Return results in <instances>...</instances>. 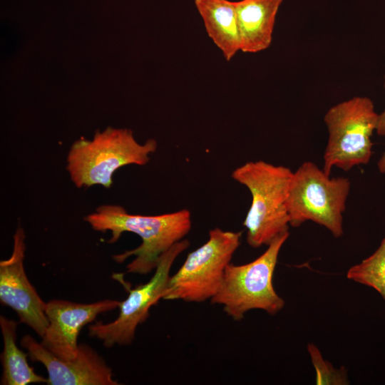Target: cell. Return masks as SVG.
Masks as SVG:
<instances>
[{
	"instance_id": "8992f818",
	"label": "cell",
	"mask_w": 385,
	"mask_h": 385,
	"mask_svg": "<svg viewBox=\"0 0 385 385\" xmlns=\"http://www.w3.org/2000/svg\"><path fill=\"white\" fill-rule=\"evenodd\" d=\"M378 117L372 101L364 96L342 101L327 111L324 120L329 138L322 168L327 175H331L334 167L348 171L369 163Z\"/></svg>"
},
{
	"instance_id": "ba28073f",
	"label": "cell",
	"mask_w": 385,
	"mask_h": 385,
	"mask_svg": "<svg viewBox=\"0 0 385 385\" xmlns=\"http://www.w3.org/2000/svg\"><path fill=\"white\" fill-rule=\"evenodd\" d=\"M189 245L185 239L175 243L164 254L150 279L129 289L128 297L119 306L118 317L110 323L97 322L90 325L89 335L101 340L106 348L131 344L137 327L147 319L150 308L163 299L173 262Z\"/></svg>"
},
{
	"instance_id": "4fadbf2b",
	"label": "cell",
	"mask_w": 385,
	"mask_h": 385,
	"mask_svg": "<svg viewBox=\"0 0 385 385\" xmlns=\"http://www.w3.org/2000/svg\"><path fill=\"white\" fill-rule=\"evenodd\" d=\"M205 31L229 61L240 51V38L235 1L195 0Z\"/></svg>"
},
{
	"instance_id": "9a60e30c",
	"label": "cell",
	"mask_w": 385,
	"mask_h": 385,
	"mask_svg": "<svg viewBox=\"0 0 385 385\" xmlns=\"http://www.w3.org/2000/svg\"><path fill=\"white\" fill-rule=\"evenodd\" d=\"M346 277L374 289L385 301V237L370 256L348 270Z\"/></svg>"
},
{
	"instance_id": "6da1fadb",
	"label": "cell",
	"mask_w": 385,
	"mask_h": 385,
	"mask_svg": "<svg viewBox=\"0 0 385 385\" xmlns=\"http://www.w3.org/2000/svg\"><path fill=\"white\" fill-rule=\"evenodd\" d=\"M84 219L94 230L110 231L109 243L118 241L125 232L135 233L141 238L142 243L136 248L113 256L117 263L135 256L126 267L127 272L139 274H147L155 270L164 254L183 240L192 227L191 213L187 209L143 215L128 213L118 205H103Z\"/></svg>"
},
{
	"instance_id": "3957f363",
	"label": "cell",
	"mask_w": 385,
	"mask_h": 385,
	"mask_svg": "<svg viewBox=\"0 0 385 385\" xmlns=\"http://www.w3.org/2000/svg\"><path fill=\"white\" fill-rule=\"evenodd\" d=\"M158 148L154 139L138 143L132 130L108 127L91 140L81 138L71 146L66 170L78 188L100 185L109 188L113 173L128 165H145Z\"/></svg>"
},
{
	"instance_id": "5b68a950",
	"label": "cell",
	"mask_w": 385,
	"mask_h": 385,
	"mask_svg": "<svg viewBox=\"0 0 385 385\" xmlns=\"http://www.w3.org/2000/svg\"><path fill=\"white\" fill-rule=\"evenodd\" d=\"M349 190L348 178H330L315 163H303L293 173L289 185L287 204L289 225L297 227L312 221L326 227L334 237H342Z\"/></svg>"
},
{
	"instance_id": "2e32d148",
	"label": "cell",
	"mask_w": 385,
	"mask_h": 385,
	"mask_svg": "<svg viewBox=\"0 0 385 385\" xmlns=\"http://www.w3.org/2000/svg\"><path fill=\"white\" fill-rule=\"evenodd\" d=\"M307 350L316 371V384L346 385L349 381L347 371L344 366L335 369L329 361L324 359L319 349L312 343H309Z\"/></svg>"
},
{
	"instance_id": "52a82bcc",
	"label": "cell",
	"mask_w": 385,
	"mask_h": 385,
	"mask_svg": "<svg viewBox=\"0 0 385 385\" xmlns=\"http://www.w3.org/2000/svg\"><path fill=\"white\" fill-rule=\"evenodd\" d=\"M241 236V232L210 230L207 242L190 252L178 272L170 276L163 299L197 303L211 299L220 287Z\"/></svg>"
},
{
	"instance_id": "8fae6325",
	"label": "cell",
	"mask_w": 385,
	"mask_h": 385,
	"mask_svg": "<svg viewBox=\"0 0 385 385\" xmlns=\"http://www.w3.org/2000/svg\"><path fill=\"white\" fill-rule=\"evenodd\" d=\"M21 345L31 360L46 367L49 385L119 384L105 360L86 344H78L77 356L71 360L58 358L29 334L23 337Z\"/></svg>"
},
{
	"instance_id": "277c9868",
	"label": "cell",
	"mask_w": 385,
	"mask_h": 385,
	"mask_svg": "<svg viewBox=\"0 0 385 385\" xmlns=\"http://www.w3.org/2000/svg\"><path fill=\"white\" fill-rule=\"evenodd\" d=\"M289 232L276 237L255 260L244 265L230 263L220 289L210 299L223 306L224 312L235 321L251 309H262L274 315L284 306V300L273 286V274L280 250Z\"/></svg>"
},
{
	"instance_id": "5bb4252c",
	"label": "cell",
	"mask_w": 385,
	"mask_h": 385,
	"mask_svg": "<svg viewBox=\"0 0 385 385\" xmlns=\"http://www.w3.org/2000/svg\"><path fill=\"white\" fill-rule=\"evenodd\" d=\"M0 327L4 342L1 359L2 363L1 385H26L31 383H46L48 379L35 373L27 361L28 354L16 345L17 323L0 316Z\"/></svg>"
},
{
	"instance_id": "7c38bea8",
	"label": "cell",
	"mask_w": 385,
	"mask_h": 385,
	"mask_svg": "<svg viewBox=\"0 0 385 385\" xmlns=\"http://www.w3.org/2000/svg\"><path fill=\"white\" fill-rule=\"evenodd\" d=\"M282 1H235L241 51L254 53L270 47L276 16Z\"/></svg>"
},
{
	"instance_id": "e0dca14e",
	"label": "cell",
	"mask_w": 385,
	"mask_h": 385,
	"mask_svg": "<svg viewBox=\"0 0 385 385\" xmlns=\"http://www.w3.org/2000/svg\"><path fill=\"white\" fill-rule=\"evenodd\" d=\"M385 88V82H384ZM376 133L379 135L384 136L385 135V108L384 111L379 114L378 121L376 128ZM379 171L381 173L385 174V151L379 158L377 163Z\"/></svg>"
},
{
	"instance_id": "7a4b0ae2",
	"label": "cell",
	"mask_w": 385,
	"mask_h": 385,
	"mask_svg": "<svg viewBox=\"0 0 385 385\" xmlns=\"http://www.w3.org/2000/svg\"><path fill=\"white\" fill-rule=\"evenodd\" d=\"M293 173L287 167L263 160L247 162L232 172V178L245 186L252 195L243 222L250 247L269 245L289 232L287 204Z\"/></svg>"
},
{
	"instance_id": "30bf717a",
	"label": "cell",
	"mask_w": 385,
	"mask_h": 385,
	"mask_svg": "<svg viewBox=\"0 0 385 385\" xmlns=\"http://www.w3.org/2000/svg\"><path fill=\"white\" fill-rule=\"evenodd\" d=\"M120 301L105 299L82 304L53 299L46 304L48 325L41 337V344L60 359H74L78 354V337L81 329L101 313L120 304Z\"/></svg>"
},
{
	"instance_id": "9c48e42d",
	"label": "cell",
	"mask_w": 385,
	"mask_h": 385,
	"mask_svg": "<svg viewBox=\"0 0 385 385\" xmlns=\"http://www.w3.org/2000/svg\"><path fill=\"white\" fill-rule=\"evenodd\" d=\"M26 235L19 227L14 235L10 257L0 262V301L17 314L20 322L31 327L41 337L48 321L44 302L30 283L24 267Z\"/></svg>"
}]
</instances>
